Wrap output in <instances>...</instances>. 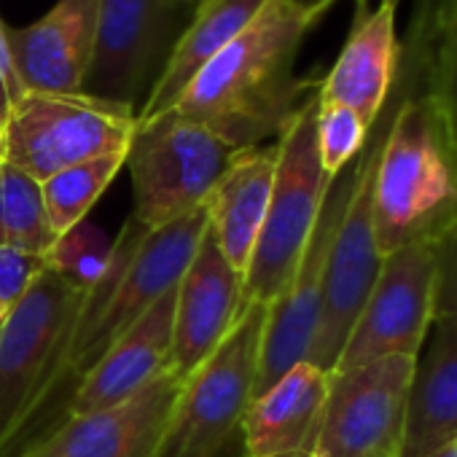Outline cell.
Masks as SVG:
<instances>
[{
	"label": "cell",
	"mask_w": 457,
	"mask_h": 457,
	"mask_svg": "<svg viewBox=\"0 0 457 457\" xmlns=\"http://www.w3.org/2000/svg\"><path fill=\"white\" fill-rule=\"evenodd\" d=\"M116 237H108L95 223L81 220L71 232L54 240L46 253V267L65 278L73 288H95L111 270Z\"/></svg>",
	"instance_id": "cell-25"
},
{
	"label": "cell",
	"mask_w": 457,
	"mask_h": 457,
	"mask_svg": "<svg viewBox=\"0 0 457 457\" xmlns=\"http://www.w3.org/2000/svg\"><path fill=\"white\" fill-rule=\"evenodd\" d=\"M428 28V95L457 156V0H420Z\"/></svg>",
	"instance_id": "cell-23"
},
{
	"label": "cell",
	"mask_w": 457,
	"mask_h": 457,
	"mask_svg": "<svg viewBox=\"0 0 457 457\" xmlns=\"http://www.w3.org/2000/svg\"><path fill=\"white\" fill-rule=\"evenodd\" d=\"M54 240L41 180L0 162V245L46 259Z\"/></svg>",
	"instance_id": "cell-24"
},
{
	"label": "cell",
	"mask_w": 457,
	"mask_h": 457,
	"mask_svg": "<svg viewBox=\"0 0 457 457\" xmlns=\"http://www.w3.org/2000/svg\"><path fill=\"white\" fill-rule=\"evenodd\" d=\"M124 162H127V151L105 154L97 159L79 162L68 170H60L57 175L41 183L46 218H49L54 237H62L73 226L87 220V212L97 204V199L113 183Z\"/></svg>",
	"instance_id": "cell-22"
},
{
	"label": "cell",
	"mask_w": 457,
	"mask_h": 457,
	"mask_svg": "<svg viewBox=\"0 0 457 457\" xmlns=\"http://www.w3.org/2000/svg\"><path fill=\"white\" fill-rule=\"evenodd\" d=\"M398 62L401 41L395 33V9L379 4L371 14L355 17L334 68L320 79L318 97L320 103H337L355 111L374 127L393 92Z\"/></svg>",
	"instance_id": "cell-17"
},
{
	"label": "cell",
	"mask_w": 457,
	"mask_h": 457,
	"mask_svg": "<svg viewBox=\"0 0 457 457\" xmlns=\"http://www.w3.org/2000/svg\"><path fill=\"white\" fill-rule=\"evenodd\" d=\"M278 145L237 148L204 199L207 232L237 272L251 264L275 183Z\"/></svg>",
	"instance_id": "cell-16"
},
{
	"label": "cell",
	"mask_w": 457,
	"mask_h": 457,
	"mask_svg": "<svg viewBox=\"0 0 457 457\" xmlns=\"http://www.w3.org/2000/svg\"><path fill=\"white\" fill-rule=\"evenodd\" d=\"M296 6H320V4H339V0H291ZM358 4V14L355 17H363L366 14V0H355Z\"/></svg>",
	"instance_id": "cell-30"
},
{
	"label": "cell",
	"mask_w": 457,
	"mask_h": 457,
	"mask_svg": "<svg viewBox=\"0 0 457 457\" xmlns=\"http://www.w3.org/2000/svg\"><path fill=\"white\" fill-rule=\"evenodd\" d=\"M433 312L457 315V220L433 240Z\"/></svg>",
	"instance_id": "cell-28"
},
{
	"label": "cell",
	"mask_w": 457,
	"mask_h": 457,
	"mask_svg": "<svg viewBox=\"0 0 457 457\" xmlns=\"http://www.w3.org/2000/svg\"><path fill=\"white\" fill-rule=\"evenodd\" d=\"M328 393V371L302 361L253 395L243 417L248 457L312 452Z\"/></svg>",
	"instance_id": "cell-20"
},
{
	"label": "cell",
	"mask_w": 457,
	"mask_h": 457,
	"mask_svg": "<svg viewBox=\"0 0 457 457\" xmlns=\"http://www.w3.org/2000/svg\"><path fill=\"white\" fill-rule=\"evenodd\" d=\"M100 0H57L28 28H4L14 73L25 92L81 95L97 44Z\"/></svg>",
	"instance_id": "cell-15"
},
{
	"label": "cell",
	"mask_w": 457,
	"mask_h": 457,
	"mask_svg": "<svg viewBox=\"0 0 457 457\" xmlns=\"http://www.w3.org/2000/svg\"><path fill=\"white\" fill-rule=\"evenodd\" d=\"M393 100L374 178V232L382 259L411 243H433L457 220V156L428 95L422 4L401 44Z\"/></svg>",
	"instance_id": "cell-2"
},
{
	"label": "cell",
	"mask_w": 457,
	"mask_h": 457,
	"mask_svg": "<svg viewBox=\"0 0 457 457\" xmlns=\"http://www.w3.org/2000/svg\"><path fill=\"white\" fill-rule=\"evenodd\" d=\"M414 358L331 371L312 457H398Z\"/></svg>",
	"instance_id": "cell-8"
},
{
	"label": "cell",
	"mask_w": 457,
	"mask_h": 457,
	"mask_svg": "<svg viewBox=\"0 0 457 457\" xmlns=\"http://www.w3.org/2000/svg\"><path fill=\"white\" fill-rule=\"evenodd\" d=\"M267 4L270 0H196L194 14L178 36L167 62L148 87L137 121H151L172 111L202 68L232 44Z\"/></svg>",
	"instance_id": "cell-21"
},
{
	"label": "cell",
	"mask_w": 457,
	"mask_h": 457,
	"mask_svg": "<svg viewBox=\"0 0 457 457\" xmlns=\"http://www.w3.org/2000/svg\"><path fill=\"white\" fill-rule=\"evenodd\" d=\"M406 398L398 457H425L457 438V315H436Z\"/></svg>",
	"instance_id": "cell-19"
},
{
	"label": "cell",
	"mask_w": 457,
	"mask_h": 457,
	"mask_svg": "<svg viewBox=\"0 0 457 457\" xmlns=\"http://www.w3.org/2000/svg\"><path fill=\"white\" fill-rule=\"evenodd\" d=\"M232 154V145L175 111L137 121L124 162L132 175V218L156 232L196 212Z\"/></svg>",
	"instance_id": "cell-5"
},
{
	"label": "cell",
	"mask_w": 457,
	"mask_h": 457,
	"mask_svg": "<svg viewBox=\"0 0 457 457\" xmlns=\"http://www.w3.org/2000/svg\"><path fill=\"white\" fill-rule=\"evenodd\" d=\"M180 385L167 369L113 406L71 414L20 457H154Z\"/></svg>",
	"instance_id": "cell-13"
},
{
	"label": "cell",
	"mask_w": 457,
	"mask_h": 457,
	"mask_svg": "<svg viewBox=\"0 0 457 457\" xmlns=\"http://www.w3.org/2000/svg\"><path fill=\"white\" fill-rule=\"evenodd\" d=\"M180 0H100L97 44L84 95L135 111L183 33Z\"/></svg>",
	"instance_id": "cell-10"
},
{
	"label": "cell",
	"mask_w": 457,
	"mask_h": 457,
	"mask_svg": "<svg viewBox=\"0 0 457 457\" xmlns=\"http://www.w3.org/2000/svg\"><path fill=\"white\" fill-rule=\"evenodd\" d=\"M379 4H382V6H390V9H398L401 0H379Z\"/></svg>",
	"instance_id": "cell-33"
},
{
	"label": "cell",
	"mask_w": 457,
	"mask_h": 457,
	"mask_svg": "<svg viewBox=\"0 0 457 457\" xmlns=\"http://www.w3.org/2000/svg\"><path fill=\"white\" fill-rule=\"evenodd\" d=\"M243 272L220 253L210 232L175 286L170 371L186 379L237 323L243 312Z\"/></svg>",
	"instance_id": "cell-14"
},
{
	"label": "cell",
	"mask_w": 457,
	"mask_h": 457,
	"mask_svg": "<svg viewBox=\"0 0 457 457\" xmlns=\"http://www.w3.org/2000/svg\"><path fill=\"white\" fill-rule=\"evenodd\" d=\"M318 154L323 172L337 178L366 145L369 124L350 108L337 103H320L318 97Z\"/></svg>",
	"instance_id": "cell-26"
},
{
	"label": "cell",
	"mask_w": 457,
	"mask_h": 457,
	"mask_svg": "<svg viewBox=\"0 0 457 457\" xmlns=\"http://www.w3.org/2000/svg\"><path fill=\"white\" fill-rule=\"evenodd\" d=\"M84 299L87 291L46 267L0 326V449L33 401L44 369Z\"/></svg>",
	"instance_id": "cell-12"
},
{
	"label": "cell",
	"mask_w": 457,
	"mask_h": 457,
	"mask_svg": "<svg viewBox=\"0 0 457 457\" xmlns=\"http://www.w3.org/2000/svg\"><path fill=\"white\" fill-rule=\"evenodd\" d=\"M267 304L248 302L226 339L183 379L154 457H215L256 395Z\"/></svg>",
	"instance_id": "cell-4"
},
{
	"label": "cell",
	"mask_w": 457,
	"mask_h": 457,
	"mask_svg": "<svg viewBox=\"0 0 457 457\" xmlns=\"http://www.w3.org/2000/svg\"><path fill=\"white\" fill-rule=\"evenodd\" d=\"M172 312L175 288L159 296L97 361V366L76 390L71 414L113 406L167 371L172 347Z\"/></svg>",
	"instance_id": "cell-18"
},
{
	"label": "cell",
	"mask_w": 457,
	"mask_h": 457,
	"mask_svg": "<svg viewBox=\"0 0 457 457\" xmlns=\"http://www.w3.org/2000/svg\"><path fill=\"white\" fill-rule=\"evenodd\" d=\"M393 103L395 100L390 92L385 108L379 111L374 127L369 129V140L358 156V178L328 253L320 320L307 355V363L328 374L334 371L342 347L353 331V323L361 315L366 296L382 270V253L377 248V232H374V178H377L382 140L393 116Z\"/></svg>",
	"instance_id": "cell-7"
},
{
	"label": "cell",
	"mask_w": 457,
	"mask_h": 457,
	"mask_svg": "<svg viewBox=\"0 0 457 457\" xmlns=\"http://www.w3.org/2000/svg\"><path fill=\"white\" fill-rule=\"evenodd\" d=\"M425 457H457V438H454V441H449V444H444L441 449H436V452L425 454Z\"/></svg>",
	"instance_id": "cell-31"
},
{
	"label": "cell",
	"mask_w": 457,
	"mask_h": 457,
	"mask_svg": "<svg viewBox=\"0 0 457 457\" xmlns=\"http://www.w3.org/2000/svg\"><path fill=\"white\" fill-rule=\"evenodd\" d=\"M0 162H4V124H0Z\"/></svg>",
	"instance_id": "cell-34"
},
{
	"label": "cell",
	"mask_w": 457,
	"mask_h": 457,
	"mask_svg": "<svg viewBox=\"0 0 457 457\" xmlns=\"http://www.w3.org/2000/svg\"><path fill=\"white\" fill-rule=\"evenodd\" d=\"M137 111L89 95L25 92L4 124V162L46 180L60 170L129 148Z\"/></svg>",
	"instance_id": "cell-6"
},
{
	"label": "cell",
	"mask_w": 457,
	"mask_h": 457,
	"mask_svg": "<svg viewBox=\"0 0 457 457\" xmlns=\"http://www.w3.org/2000/svg\"><path fill=\"white\" fill-rule=\"evenodd\" d=\"M334 6L270 0L259 17L202 68L172 111L207 127L235 151L280 135L291 113L320 84L299 81L294 65L307 33Z\"/></svg>",
	"instance_id": "cell-1"
},
{
	"label": "cell",
	"mask_w": 457,
	"mask_h": 457,
	"mask_svg": "<svg viewBox=\"0 0 457 457\" xmlns=\"http://www.w3.org/2000/svg\"><path fill=\"white\" fill-rule=\"evenodd\" d=\"M272 457H312V452H286V454H272Z\"/></svg>",
	"instance_id": "cell-32"
},
{
	"label": "cell",
	"mask_w": 457,
	"mask_h": 457,
	"mask_svg": "<svg viewBox=\"0 0 457 457\" xmlns=\"http://www.w3.org/2000/svg\"><path fill=\"white\" fill-rule=\"evenodd\" d=\"M433 283V243H411L385 256L334 371L393 355L417 358L436 315Z\"/></svg>",
	"instance_id": "cell-9"
},
{
	"label": "cell",
	"mask_w": 457,
	"mask_h": 457,
	"mask_svg": "<svg viewBox=\"0 0 457 457\" xmlns=\"http://www.w3.org/2000/svg\"><path fill=\"white\" fill-rule=\"evenodd\" d=\"M180 4H196V0H180Z\"/></svg>",
	"instance_id": "cell-35"
},
{
	"label": "cell",
	"mask_w": 457,
	"mask_h": 457,
	"mask_svg": "<svg viewBox=\"0 0 457 457\" xmlns=\"http://www.w3.org/2000/svg\"><path fill=\"white\" fill-rule=\"evenodd\" d=\"M320 87V84H318ZM318 89L291 113L278 135L275 183L267 218L243 280V304H272L291 283L312 237L331 178L318 154Z\"/></svg>",
	"instance_id": "cell-3"
},
{
	"label": "cell",
	"mask_w": 457,
	"mask_h": 457,
	"mask_svg": "<svg viewBox=\"0 0 457 457\" xmlns=\"http://www.w3.org/2000/svg\"><path fill=\"white\" fill-rule=\"evenodd\" d=\"M361 156V154H358ZM358 156L328 183L320 215L315 220L312 237L304 248V256L288 283V288L267 307V326L262 342V363L256 379V395L264 393L272 382H278L296 363L307 361L323 304V280L328 267L331 243L350 202L355 178H358Z\"/></svg>",
	"instance_id": "cell-11"
},
{
	"label": "cell",
	"mask_w": 457,
	"mask_h": 457,
	"mask_svg": "<svg viewBox=\"0 0 457 457\" xmlns=\"http://www.w3.org/2000/svg\"><path fill=\"white\" fill-rule=\"evenodd\" d=\"M4 20H0V124H6L14 103L25 95L17 73H14V65H12V57H9V49H6V36H4Z\"/></svg>",
	"instance_id": "cell-29"
},
{
	"label": "cell",
	"mask_w": 457,
	"mask_h": 457,
	"mask_svg": "<svg viewBox=\"0 0 457 457\" xmlns=\"http://www.w3.org/2000/svg\"><path fill=\"white\" fill-rule=\"evenodd\" d=\"M46 270V259L0 245V326L20 307L33 283Z\"/></svg>",
	"instance_id": "cell-27"
}]
</instances>
